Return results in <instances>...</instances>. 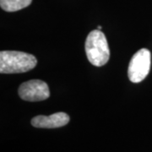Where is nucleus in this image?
Returning <instances> with one entry per match:
<instances>
[{
	"instance_id": "obj_1",
	"label": "nucleus",
	"mask_w": 152,
	"mask_h": 152,
	"mask_svg": "<svg viewBox=\"0 0 152 152\" xmlns=\"http://www.w3.org/2000/svg\"><path fill=\"white\" fill-rule=\"evenodd\" d=\"M37 64L35 56L18 51H2L0 53L1 74H19L34 69Z\"/></svg>"
},
{
	"instance_id": "obj_7",
	"label": "nucleus",
	"mask_w": 152,
	"mask_h": 152,
	"mask_svg": "<svg viewBox=\"0 0 152 152\" xmlns=\"http://www.w3.org/2000/svg\"><path fill=\"white\" fill-rule=\"evenodd\" d=\"M97 30H100V31H101V30H102V26H97Z\"/></svg>"
},
{
	"instance_id": "obj_5",
	"label": "nucleus",
	"mask_w": 152,
	"mask_h": 152,
	"mask_svg": "<svg viewBox=\"0 0 152 152\" xmlns=\"http://www.w3.org/2000/svg\"><path fill=\"white\" fill-rule=\"evenodd\" d=\"M69 122V117L65 113H57L51 116H37L31 120V124L36 128L55 129L65 126Z\"/></svg>"
},
{
	"instance_id": "obj_3",
	"label": "nucleus",
	"mask_w": 152,
	"mask_h": 152,
	"mask_svg": "<svg viewBox=\"0 0 152 152\" xmlns=\"http://www.w3.org/2000/svg\"><path fill=\"white\" fill-rule=\"evenodd\" d=\"M151 54L146 48L138 51L130 60L128 76L131 82L140 83L145 79L151 69Z\"/></svg>"
},
{
	"instance_id": "obj_4",
	"label": "nucleus",
	"mask_w": 152,
	"mask_h": 152,
	"mask_svg": "<svg viewBox=\"0 0 152 152\" xmlns=\"http://www.w3.org/2000/svg\"><path fill=\"white\" fill-rule=\"evenodd\" d=\"M19 96L27 102H41L50 96L48 86L44 81L32 80L23 83L19 88Z\"/></svg>"
},
{
	"instance_id": "obj_6",
	"label": "nucleus",
	"mask_w": 152,
	"mask_h": 152,
	"mask_svg": "<svg viewBox=\"0 0 152 152\" xmlns=\"http://www.w3.org/2000/svg\"><path fill=\"white\" fill-rule=\"evenodd\" d=\"M31 2L32 0H0V5L4 10L15 12L26 8Z\"/></svg>"
},
{
	"instance_id": "obj_2",
	"label": "nucleus",
	"mask_w": 152,
	"mask_h": 152,
	"mask_svg": "<svg viewBox=\"0 0 152 152\" xmlns=\"http://www.w3.org/2000/svg\"><path fill=\"white\" fill-rule=\"evenodd\" d=\"M86 53L91 64L97 67L105 65L110 58V50L107 38L100 30L89 33L86 42Z\"/></svg>"
}]
</instances>
